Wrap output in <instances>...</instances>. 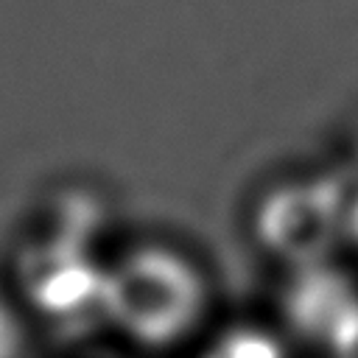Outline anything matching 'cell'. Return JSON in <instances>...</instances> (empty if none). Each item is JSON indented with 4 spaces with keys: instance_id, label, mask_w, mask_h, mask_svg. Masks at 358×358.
<instances>
[{
    "instance_id": "obj_4",
    "label": "cell",
    "mask_w": 358,
    "mask_h": 358,
    "mask_svg": "<svg viewBox=\"0 0 358 358\" xmlns=\"http://www.w3.org/2000/svg\"><path fill=\"white\" fill-rule=\"evenodd\" d=\"M285 313L296 333L336 350L358 327V285L330 260L296 268L285 291Z\"/></svg>"
},
{
    "instance_id": "obj_3",
    "label": "cell",
    "mask_w": 358,
    "mask_h": 358,
    "mask_svg": "<svg viewBox=\"0 0 358 358\" xmlns=\"http://www.w3.org/2000/svg\"><path fill=\"white\" fill-rule=\"evenodd\" d=\"M103 280L106 268H98L67 241L31 252L20 274L28 308L53 322H76L101 313Z\"/></svg>"
},
{
    "instance_id": "obj_2",
    "label": "cell",
    "mask_w": 358,
    "mask_h": 358,
    "mask_svg": "<svg viewBox=\"0 0 358 358\" xmlns=\"http://www.w3.org/2000/svg\"><path fill=\"white\" fill-rule=\"evenodd\" d=\"M350 193L338 179L310 176L268 193L257 213L260 243L294 268L327 263L347 241Z\"/></svg>"
},
{
    "instance_id": "obj_7",
    "label": "cell",
    "mask_w": 358,
    "mask_h": 358,
    "mask_svg": "<svg viewBox=\"0 0 358 358\" xmlns=\"http://www.w3.org/2000/svg\"><path fill=\"white\" fill-rule=\"evenodd\" d=\"M347 241L358 246V190L350 193V213H347Z\"/></svg>"
},
{
    "instance_id": "obj_1",
    "label": "cell",
    "mask_w": 358,
    "mask_h": 358,
    "mask_svg": "<svg viewBox=\"0 0 358 358\" xmlns=\"http://www.w3.org/2000/svg\"><path fill=\"white\" fill-rule=\"evenodd\" d=\"M207 313V282L199 268L168 249H137L106 268L101 316L143 350L185 344Z\"/></svg>"
},
{
    "instance_id": "obj_5",
    "label": "cell",
    "mask_w": 358,
    "mask_h": 358,
    "mask_svg": "<svg viewBox=\"0 0 358 358\" xmlns=\"http://www.w3.org/2000/svg\"><path fill=\"white\" fill-rule=\"evenodd\" d=\"M199 358H285V347L263 327L235 324L213 336Z\"/></svg>"
},
{
    "instance_id": "obj_6",
    "label": "cell",
    "mask_w": 358,
    "mask_h": 358,
    "mask_svg": "<svg viewBox=\"0 0 358 358\" xmlns=\"http://www.w3.org/2000/svg\"><path fill=\"white\" fill-rule=\"evenodd\" d=\"M28 355V330L22 313L0 296V358H25Z\"/></svg>"
}]
</instances>
